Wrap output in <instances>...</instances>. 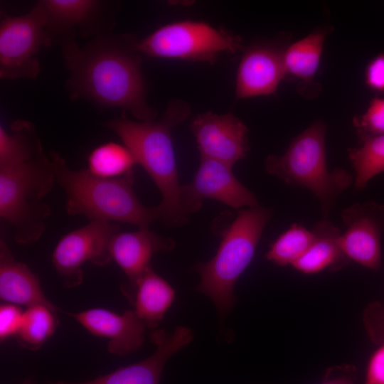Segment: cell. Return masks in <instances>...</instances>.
Segmentation results:
<instances>
[{"instance_id": "16", "label": "cell", "mask_w": 384, "mask_h": 384, "mask_svg": "<svg viewBox=\"0 0 384 384\" xmlns=\"http://www.w3.org/2000/svg\"><path fill=\"white\" fill-rule=\"evenodd\" d=\"M68 314L90 334L108 338L107 350L112 354L124 356L137 351L144 343L147 327L134 310L118 314L93 308Z\"/></svg>"}, {"instance_id": "5", "label": "cell", "mask_w": 384, "mask_h": 384, "mask_svg": "<svg viewBox=\"0 0 384 384\" xmlns=\"http://www.w3.org/2000/svg\"><path fill=\"white\" fill-rule=\"evenodd\" d=\"M272 216L270 208L259 204L240 210L222 232L215 256L196 265L201 276L196 289L208 297L220 314L229 311L235 302V284L252 261Z\"/></svg>"}, {"instance_id": "6", "label": "cell", "mask_w": 384, "mask_h": 384, "mask_svg": "<svg viewBox=\"0 0 384 384\" xmlns=\"http://www.w3.org/2000/svg\"><path fill=\"white\" fill-rule=\"evenodd\" d=\"M326 127L316 121L294 137L283 155L271 154L265 161L266 171L286 184L307 188L318 199L324 219H328L336 198L348 188L354 178L348 171L326 165Z\"/></svg>"}, {"instance_id": "12", "label": "cell", "mask_w": 384, "mask_h": 384, "mask_svg": "<svg viewBox=\"0 0 384 384\" xmlns=\"http://www.w3.org/2000/svg\"><path fill=\"white\" fill-rule=\"evenodd\" d=\"M341 218L347 228L339 240L344 254L364 267L379 269L382 262L384 205L373 201L355 203L341 211Z\"/></svg>"}, {"instance_id": "2", "label": "cell", "mask_w": 384, "mask_h": 384, "mask_svg": "<svg viewBox=\"0 0 384 384\" xmlns=\"http://www.w3.org/2000/svg\"><path fill=\"white\" fill-rule=\"evenodd\" d=\"M190 112L191 107L186 101L173 100L158 121H135L124 115L105 123L154 182L161 195V201L156 206L159 220L171 227L183 225L190 218L183 203L171 138L172 129Z\"/></svg>"}, {"instance_id": "1", "label": "cell", "mask_w": 384, "mask_h": 384, "mask_svg": "<svg viewBox=\"0 0 384 384\" xmlns=\"http://www.w3.org/2000/svg\"><path fill=\"white\" fill-rule=\"evenodd\" d=\"M137 42L133 35L110 33L82 46L75 41L62 46L70 98L121 109L138 121H154L157 112L146 102Z\"/></svg>"}, {"instance_id": "9", "label": "cell", "mask_w": 384, "mask_h": 384, "mask_svg": "<svg viewBox=\"0 0 384 384\" xmlns=\"http://www.w3.org/2000/svg\"><path fill=\"white\" fill-rule=\"evenodd\" d=\"M119 230L114 223L90 220L60 239L52 254V262L64 287L74 288L82 282L81 267L85 262L103 267L112 260L110 242Z\"/></svg>"}, {"instance_id": "19", "label": "cell", "mask_w": 384, "mask_h": 384, "mask_svg": "<svg viewBox=\"0 0 384 384\" xmlns=\"http://www.w3.org/2000/svg\"><path fill=\"white\" fill-rule=\"evenodd\" d=\"M123 292L132 302L136 314L151 330L156 329L175 299V290L149 266L129 288Z\"/></svg>"}, {"instance_id": "8", "label": "cell", "mask_w": 384, "mask_h": 384, "mask_svg": "<svg viewBox=\"0 0 384 384\" xmlns=\"http://www.w3.org/2000/svg\"><path fill=\"white\" fill-rule=\"evenodd\" d=\"M47 15L43 0L26 14L1 15L0 23V78L33 79L41 70L38 55L53 46L46 31Z\"/></svg>"}, {"instance_id": "11", "label": "cell", "mask_w": 384, "mask_h": 384, "mask_svg": "<svg viewBox=\"0 0 384 384\" xmlns=\"http://www.w3.org/2000/svg\"><path fill=\"white\" fill-rule=\"evenodd\" d=\"M233 166L201 156L193 181L182 186V199L190 216L200 209L205 199L219 201L233 208L258 205L255 195L234 175Z\"/></svg>"}, {"instance_id": "3", "label": "cell", "mask_w": 384, "mask_h": 384, "mask_svg": "<svg viewBox=\"0 0 384 384\" xmlns=\"http://www.w3.org/2000/svg\"><path fill=\"white\" fill-rule=\"evenodd\" d=\"M50 156L56 181L65 193L68 215H82L90 220L125 223L138 228H149L159 220L156 206L146 207L138 199L134 190V171L119 178H102L87 169H71L55 151Z\"/></svg>"}, {"instance_id": "17", "label": "cell", "mask_w": 384, "mask_h": 384, "mask_svg": "<svg viewBox=\"0 0 384 384\" xmlns=\"http://www.w3.org/2000/svg\"><path fill=\"white\" fill-rule=\"evenodd\" d=\"M175 241L149 230L138 228L132 232H118L112 238L109 250L112 257L128 279L123 288L131 287L150 266L152 256L157 252H171Z\"/></svg>"}, {"instance_id": "26", "label": "cell", "mask_w": 384, "mask_h": 384, "mask_svg": "<svg viewBox=\"0 0 384 384\" xmlns=\"http://www.w3.org/2000/svg\"><path fill=\"white\" fill-rule=\"evenodd\" d=\"M361 141L384 134V98L371 100L366 112L353 119Z\"/></svg>"}, {"instance_id": "14", "label": "cell", "mask_w": 384, "mask_h": 384, "mask_svg": "<svg viewBox=\"0 0 384 384\" xmlns=\"http://www.w3.org/2000/svg\"><path fill=\"white\" fill-rule=\"evenodd\" d=\"M155 351L146 358L114 371L82 383L61 380L48 381L46 384H159L163 368L174 353L187 346L193 338V331L178 326L171 332L153 330L149 336Z\"/></svg>"}, {"instance_id": "7", "label": "cell", "mask_w": 384, "mask_h": 384, "mask_svg": "<svg viewBox=\"0 0 384 384\" xmlns=\"http://www.w3.org/2000/svg\"><path fill=\"white\" fill-rule=\"evenodd\" d=\"M137 48L151 57L213 63L221 53L241 50L243 43L240 36L206 22L182 21L159 28Z\"/></svg>"}, {"instance_id": "13", "label": "cell", "mask_w": 384, "mask_h": 384, "mask_svg": "<svg viewBox=\"0 0 384 384\" xmlns=\"http://www.w3.org/2000/svg\"><path fill=\"white\" fill-rule=\"evenodd\" d=\"M191 130L201 156L233 166L247 156V127L232 113L199 114L192 119Z\"/></svg>"}, {"instance_id": "20", "label": "cell", "mask_w": 384, "mask_h": 384, "mask_svg": "<svg viewBox=\"0 0 384 384\" xmlns=\"http://www.w3.org/2000/svg\"><path fill=\"white\" fill-rule=\"evenodd\" d=\"M314 240L306 252L292 266L305 274L345 266L349 259L340 245V229L328 219H322L312 228Z\"/></svg>"}, {"instance_id": "24", "label": "cell", "mask_w": 384, "mask_h": 384, "mask_svg": "<svg viewBox=\"0 0 384 384\" xmlns=\"http://www.w3.org/2000/svg\"><path fill=\"white\" fill-rule=\"evenodd\" d=\"M359 147L348 149L354 169V185L363 190L374 176L384 171V134L368 138Z\"/></svg>"}, {"instance_id": "22", "label": "cell", "mask_w": 384, "mask_h": 384, "mask_svg": "<svg viewBox=\"0 0 384 384\" xmlns=\"http://www.w3.org/2000/svg\"><path fill=\"white\" fill-rule=\"evenodd\" d=\"M59 323L56 311L45 305L27 307L16 335L18 344L36 351L53 335Z\"/></svg>"}, {"instance_id": "15", "label": "cell", "mask_w": 384, "mask_h": 384, "mask_svg": "<svg viewBox=\"0 0 384 384\" xmlns=\"http://www.w3.org/2000/svg\"><path fill=\"white\" fill-rule=\"evenodd\" d=\"M284 51L270 44H255L249 47L238 68L235 98L274 94L286 76Z\"/></svg>"}, {"instance_id": "27", "label": "cell", "mask_w": 384, "mask_h": 384, "mask_svg": "<svg viewBox=\"0 0 384 384\" xmlns=\"http://www.w3.org/2000/svg\"><path fill=\"white\" fill-rule=\"evenodd\" d=\"M23 312L18 305L6 303L0 306V341L4 342L16 336L20 328Z\"/></svg>"}, {"instance_id": "4", "label": "cell", "mask_w": 384, "mask_h": 384, "mask_svg": "<svg viewBox=\"0 0 384 384\" xmlns=\"http://www.w3.org/2000/svg\"><path fill=\"white\" fill-rule=\"evenodd\" d=\"M56 181L50 156L44 151L0 166V217L20 245L42 236L50 207L44 198Z\"/></svg>"}, {"instance_id": "31", "label": "cell", "mask_w": 384, "mask_h": 384, "mask_svg": "<svg viewBox=\"0 0 384 384\" xmlns=\"http://www.w3.org/2000/svg\"><path fill=\"white\" fill-rule=\"evenodd\" d=\"M20 384H36V383L33 381V379L28 378V379H26L25 380H23Z\"/></svg>"}, {"instance_id": "29", "label": "cell", "mask_w": 384, "mask_h": 384, "mask_svg": "<svg viewBox=\"0 0 384 384\" xmlns=\"http://www.w3.org/2000/svg\"><path fill=\"white\" fill-rule=\"evenodd\" d=\"M366 384H384V343L376 350L369 361Z\"/></svg>"}, {"instance_id": "23", "label": "cell", "mask_w": 384, "mask_h": 384, "mask_svg": "<svg viewBox=\"0 0 384 384\" xmlns=\"http://www.w3.org/2000/svg\"><path fill=\"white\" fill-rule=\"evenodd\" d=\"M135 164L134 158L126 146L109 142L90 153L87 170L98 177L114 178L133 171Z\"/></svg>"}, {"instance_id": "30", "label": "cell", "mask_w": 384, "mask_h": 384, "mask_svg": "<svg viewBox=\"0 0 384 384\" xmlns=\"http://www.w3.org/2000/svg\"><path fill=\"white\" fill-rule=\"evenodd\" d=\"M321 384H354L350 379L344 377L336 378L325 380Z\"/></svg>"}, {"instance_id": "10", "label": "cell", "mask_w": 384, "mask_h": 384, "mask_svg": "<svg viewBox=\"0 0 384 384\" xmlns=\"http://www.w3.org/2000/svg\"><path fill=\"white\" fill-rule=\"evenodd\" d=\"M46 31L52 44L75 41L76 36L94 39L112 33L117 2L100 0H43Z\"/></svg>"}, {"instance_id": "28", "label": "cell", "mask_w": 384, "mask_h": 384, "mask_svg": "<svg viewBox=\"0 0 384 384\" xmlns=\"http://www.w3.org/2000/svg\"><path fill=\"white\" fill-rule=\"evenodd\" d=\"M365 80L370 89L384 92V53L370 60L366 68Z\"/></svg>"}, {"instance_id": "18", "label": "cell", "mask_w": 384, "mask_h": 384, "mask_svg": "<svg viewBox=\"0 0 384 384\" xmlns=\"http://www.w3.org/2000/svg\"><path fill=\"white\" fill-rule=\"evenodd\" d=\"M0 298L16 305H45L58 310L46 298L38 276L14 257L3 239L0 240Z\"/></svg>"}, {"instance_id": "21", "label": "cell", "mask_w": 384, "mask_h": 384, "mask_svg": "<svg viewBox=\"0 0 384 384\" xmlns=\"http://www.w3.org/2000/svg\"><path fill=\"white\" fill-rule=\"evenodd\" d=\"M326 31L318 30L291 44L284 51L286 76L299 80L300 87L314 82L324 48Z\"/></svg>"}, {"instance_id": "25", "label": "cell", "mask_w": 384, "mask_h": 384, "mask_svg": "<svg viewBox=\"0 0 384 384\" xmlns=\"http://www.w3.org/2000/svg\"><path fill=\"white\" fill-rule=\"evenodd\" d=\"M314 240L311 230L293 223L270 245L266 258L282 267L292 265L306 252Z\"/></svg>"}]
</instances>
